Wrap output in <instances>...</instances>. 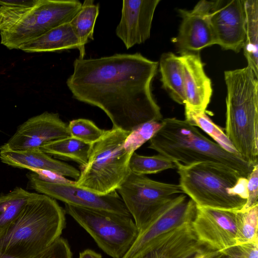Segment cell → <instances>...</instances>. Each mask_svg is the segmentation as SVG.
Here are the masks:
<instances>
[{"label":"cell","instance_id":"1","mask_svg":"<svg viewBox=\"0 0 258 258\" xmlns=\"http://www.w3.org/2000/svg\"><path fill=\"white\" fill-rule=\"evenodd\" d=\"M158 65L139 52L78 58L67 85L74 98L103 110L112 127L131 132L146 122L163 119L151 91Z\"/></svg>","mask_w":258,"mask_h":258},{"label":"cell","instance_id":"2","mask_svg":"<svg viewBox=\"0 0 258 258\" xmlns=\"http://www.w3.org/2000/svg\"><path fill=\"white\" fill-rule=\"evenodd\" d=\"M66 226L64 209L55 199L37 194L0 237V252L19 258L34 257L60 237Z\"/></svg>","mask_w":258,"mask_h":258},{"label":"cell","instance_id":"3","mask_svg":"<svg viewBox=\"0 0 258 258\" xmlns=\"http://www.w3.org/2000/svg\"><path fill=\"white\" fill-rule=\"evenodd\" d=\"M225 134L239 156L258 164V81L248 66L226 71Z\"/></svg>","mask_w":258,"mask_h":258},{"label":"cell","instance_id":"4","mask_svg":"<svg viewBox=\"0 0 258 258\" xmlns=\"http://www.w3.org/2000/svg\"><path fill=\"white\" fill-rule=\"evenodd\" d=\"M162 121V128L150 140L148 148L172 161L184 165L215 163L227 166L246 178L253 169L255 165L211 141L186 120L170 117Z\"/></svg>","mask_w":258,"mask_h":258},{"label":"cell","instance_id":"5","mask_svg":"<svg viewBox=\"0 0 258 258\" xmlns=\"http://www.w3.org/2000/svg\"><path fill=\"white\" fill-rule=\"evenodd\" d=\"M174 163L179 175V184L197 207L240 211L244 206L247 178L237 171L212 162Z\"/></svg>","mask_w":258,"mask_h":258},{"label":"cell","instance_id":"6","mask_svg":"<svg viewBox=\"0 0 258 258\" xmlns=\"http://www.w3.org/2000/svg\"><path fill=\"white\" fill-rule=\"evenodd\" d=\"M112 127L92 145L87 163L80 166V174L75 181L77 186L99 195L116 191L130 172L132 154L123 147L130 134Z\"/></svg>","mask_w":258,"mask_h":258},{"label":"cell","instance_id":"7","mask_svg":"<svg viewBox=\"0 0 258 258\" xmlns=\"http://www.w3.org/2000/svg\"><path fill=\"white\" fill-rule=\"evenodd\" d=\"M71 216L93 238L98 247L112 258H123L139 235L131 216L64 204Z\"/></svg>","mask_w":258,"mask_h":258},{"label":"cell","instance_id":"8","mask_svg":"<svg viewBox=\"0 0 258 258\" xmlns=\"http://www.w3.org/2000/svg\"><path fill=\"white\" fill-rule=\"evenodd\" d=\"M138 228L143 232L164 207L178 194H184L179 184L153 180L130 171L116 190Z\"/></svg>","mask_w":258,"mask_h":258},{"label":"cell","instance_id":"9","mask_svg":"<svg viewBox=\"0 0 258 258\" xmlns=\"http://www.w3.org/2000/svg\"><path fill=\"white\" fill-rule=\"evenodd\" d=\"M82 5L78 0H38L13 26L0 32L1 43L9 49H18L48 31L70 23Z\"/></svg>","mask_w":258,"mask_h":258},{"label":"cell","instance_id":"10","mask_svg":"<svg viewBox=\"0 0 258 258\" xmlns=\"http://www.w3.org/2000/svg\"><path fill=\"white\" fill-rule=\"evenodd\" d=\"M28 177L32 189L64 204L131 216L116 190L106 195H99L77 186L75 181L70 183L47 182L38 178L32 172L28 174Z\"/></svg>","mask_w":258,"mask_h":258},{"label":"cell","instance_id":"11","mask_svg":"<svg viewBox=\"0 0 258 258\" xmlns=\"http://www.w3.org/2000/svg\"><path fill=\"white\" fill-rule=\"evenodd\" d=\"M197 207L190 224L202 246L220 251L236 244L237 211Z\"/></svg>","mask_w":258,"mask_h":258},{"label":"cell","instance_id":"12","mask_svg":"<svg viewBox=\"0 0 258 258\" xmlns=\"http://www.w3.org/2000/svg\"><path fill=\"white\" fill-rule=\"evenodd\" d=\"M195 202L183 194L168 202L141 233L123 258H134L163 234L185 223H191L197 211Z\"/></svg>","mask_w":258,"mask_h":258},{"label":"cell","instance_id":"13","mask_svg":"<svg viewBox=\"0 0 258 258\" xmlns=\"http://www.w3.org/2000/svg\"><path fill=\"white\" fill-rule=\"evenodd\" d=\"M209 17L216 44L239 52L245 39L244 0L212 1Z\"/></svg>","mask_w":258,"mask_h":258},{"label":"cell","instance_id":"14","mask_svg":"<svg viewBox=\"0 0 258 258\" xmlns=\"http://www.w3.org/2000/svg\"><path fill=\"white\" fill-rule=\"evenodd\" d=\"M71 137L68 124L58 113L44 112L29 118L0 149L28 150L39 149L43 145Z\"/></svg>","mask_w":258,"mask_h":258},{"label":"cell","instance_id":"15","mask_svg":"<svg viewBox=\"0 0 258 258\" xmlns=\"http://www.w3.org/2000/svg\"><path fill=\"white\" fill-rule=\"evenodd\" d=\"M211 5L212 1H201L192 10H178L181 22L172 41L181 52H197L216 44L209 17Z\"/></svg>","mask_w":258,"mask_h":258},{"label":"cell","instance_id":"16","mask_svg":"<svg viewBox=\"0 0 258 258\" xmlns=\"http://www.w3.org/2000/svg\"><path fill=\"white\" fill-rule=\"evenodd\" d=\"M160 0H123L116 36L127 49L150 38L155 11Z\"/></svg>","mask_w":258,"mask_h":258},{"label":"cell","instance_id":"17","mask_svg":"<svg viewBox=\"0 0 258 258\" xmlns=\"http://www.w3.org/2000/svg\"><path fill=\"white\" fill-rule=\"evenodd\" d=\"M179 56L183 68L184 106L206 111L212 97V88L200 56L197 52H183Z\"/></svg>","mask_w":258,"mask_h":258},{"label":"cell","instance_id":"18","mask_svg":"<svg viewBox=\"0 0 258 258\" xmlns=\"http://www.w3.org/2000/svg\"><path fill=\"white\" fill-rule=\"evenodd\" d=\"M0 159L4 163L15 167L48 170L76 180L80 174V171L74 166L54 159L39 149H0Z\"/></svg>","mask_w":258,"mask_h":258},{"label":"cell","instance_id":"19","mask_svg":"<svg viewBox=\"0 0 258 258\" xmlns=\"http://www.w3.org/2000/svg\"><path fill=\"white\" fill-rule=\"evenodd\" d=\"M80 43L70 23L56 27L20 47L25 52H43L79 49Z\"/></svg>","mask_w":258,"mask_h":258},{"label":"cell","instance_id":"20","mask_svg":"<svg viewBox=\"0 0 258 258\" xmlns=\"http://www.w3.org/2000/svg\"><path fill=\"white\" fill-rule=\"evenodd\" d=\"M158 64L163 87L174 101L184 105L183 68L179 56L171 52L164 53Z\"/></svg>","mask_w":258,"mask_h":258},{"label":"cell","instance_id":"21","mask_svg":"<svg viewBox=\"0 0 258 258\" xmlns=\"http://www.w3.org/2000/svg\"><path fill=\"white\" fill-rule=\"evenodd\" d=\"M245 39L243 47L247 66L258 78V1L244 0Z\"/></svg>","mask_w":258,"mask_h":258},{"label":"cell","instance_id":"22","mask_svg":"<svg viewBox=\"0 0 258 258\" xmlns=\"http://www.w3.org/2000/svg\"><path fill=\"white\" fill-rule=\"evenodd\" d=\"M99 5L93 0H85L80 11L70 22L80 43V59L84 58L85 45L89 40H93L95 22L99 15Z\"/></svg>","mask_w":258,"mask_h":258},{"label":"cell","instance_id":"23","mask_svg":"<svg viewBox=\"0 0 258 258\" xmlns=\"http://www.w3.org/2000/svg\"><path fill=\"white\" fill-rule=\"evenodd\" d=\"M92 147V144L69 137L48 143L39 150L48 155L73 160L81 166L87 163Z\"/></svg>","mask_w":258,"mask_h":258},{"label":"cell","instance_id":"24","mask_svg":"<svg viewBox=\"0 0 258 258\" xmlns=\"http://www.w3.org/2000/svg\"><path fill=\"white\" fill-rule=\"evenodd\" d=\"M37 195L17 187L0 196V237L18 218L27 203Z\"/></svg>","mask_w":258,"mask_h":258},{"label":"cell","instance_id":"25","mask_svg":"<svg viewBox=\"0 0 258 258\" xmlns=\"http://www.w3.org/2000/svg\"><path fill=\"white\" fill-rule=\"evenodd\" d=\"M184 108L185 120L189 124L200 127L223 148L239 156L222 128L211 120L207 115L206 111L186 106H184Z\"/></svg>","mask_w":258,"mask_h":258},{"label":"cell","instance_id":"26","mask_svg":"<svg viewBox=\"0 0 258 258\" xmlns=\"http://www.w3.org/2000/svg\"><path fill=\"white\" fill-rule=\"evenodd\" d=\"M37 2L38 0H0V32L13 26Z\"/></svg>","mask_w":258,"mask_h":258},{"label":"cell","instance_id":"27","mask_svg":"<svg viewBox=\"0 0 258 258\" xmlns=\"http://www.w3.org/2000/svg\"><path fill=\"white\" fill-rule=\"evenodd\" d=\"M129 168L133 173L146 175L157 173L168 169H175L176 165L174 162L159 154L146 156L134 152L130 160Z\"/></svg>","mask_w":258,"mask_h":258},{"label":"cell","instance_id":"28","mask_svg":"<svg viewBox=\"0 0 258 258\" xmlns=\"http://www.w3.org/2000/svg\"><path fill=\"white\" fill-rule=\"evenodd\" d=\"M236 222V244L258 241V205L237 211Z\"/></svg>","mask_w":258,"mask_h":258},{"label":"cell","instance_id":"29","mask_svg":"<svg viewBox=\"0 0 258 258\" xmlns=\"http://www.w3.org/2000/svg\"><path fill=\"white\" fill-rule=\"evenodd\" d=\"M162 120H151L139 125L126 137L123 147L130 154H133L148 141H150L162 128Z\"/></svg>","mask_w":258,"mask_h":258},{"label":"cell","instance_id":"30","mask_svg":"<svg viewBox=\"0 0 258 258\" xmlns=\"http://www.w3.org/2000/svg\"><path fill=\"white\" fill-rule=\"evenodd\" d=\"M68 128L71 137L92 145L99 141L105 132L92 120L85 118L70 121Z\"/></svg>","mask_w":258,"mask_h":258},{"label":"cell","instance_id":"31","mask_svg":"<svg viewBox=\"0 0 258 258\" xmlns=\"http://www.w3.org/2000/svg\"><path fill=\"white\" fill-rule=\"evenodd\" d=\"M181 251L171 238L164 236L134 258H181Z\"/></svg>","mask_w":258,"mask_h":258},{"label":"cell","instance_id":"32","mask_svg":"<svg viewBox=\"0 0 258 258\" xmlns=\"http://www.w3.org/2000/svg\"><path fill=\"white\" fill-rule=\"evenodd\" d=\"M0 258L19 257L0 252ZM32 258H73V253L68 241L60 237L43 252Z\"/></svg>","mask_w":258,"mask_h":258},{"label":"cell","instance_id":"33","mask_svg":"<svg viewBox=\"0 0 258 258\" xmlns=\"http://www.w3.org/2000/svg\"><path fill=\"white\" fill-rule=\"evenodd\" d=\"M219 252L228 258H258V241L236 244Z\"/></svg>","mask_w":258,"mask_h":258},{"label":"cell","instance_id":"34","mask_svg":"<svg viewBox=\"0 0 258 258\" xmlns=\"http://www.w3.org/2000/svg\"><path fill=\"white\" fill-rule=\"evenodd\" d=\"M247 198L246 202L240 211H244L258 205V164L254 166L247 178Z\"/></svg>","mask_w":258,"mask_h":258},{"label":"cell","instance_id":"35","mask_svg":"<svg viewBox=\"0 0 258 258\" xmlns=\"http://www.w3.org/2000/svg\"><path fill=\"white\" fill-rule=\"evenodd\" d=\"M30 170L34 173L38 178L45 181L59 183H70L74 182L66 177L52 171L37 169Z\"/></svg>","mask_w":258,"mask_h":258},{"label":"cell","instance_id":"36","mask_svg":"<svg viewBox=\"0 0 258 258\" xmlns=\"http://www.w3.org/2000/svg\"><path fill=\"white\" fill-rule=\"evenodd\" d=\"M216 251H212L204 248L201 251L194 253L186 258H209Z\"/></svg>","mask_w":258,"mask_h":258},{"label":"cell","instance_id":"37","mask_svg":"<svg viewBox=\"0 0 258 258\" xmlns=\"http://www.w3.org/2000/svg\"><path fill=\"white\" fill-rule=\"evenodd\" d=\"M79 258H102V255L96 251L86 249L79 253Z\"/></svg>","mask_w":258,"mask_h":258},{"label":"cell","instance_id":"38","mask_svg":"<svg viewBox=\"0 0 258 258\" xmlns=\"http://www.w3.org/2000/svg\"><path fill=\"white\" fill-rule=\"evenodd\" d=\"M209 258H228L219 251H216Z\"/></svg>","mask_w":258,"mask_h":258}]
</instances>
